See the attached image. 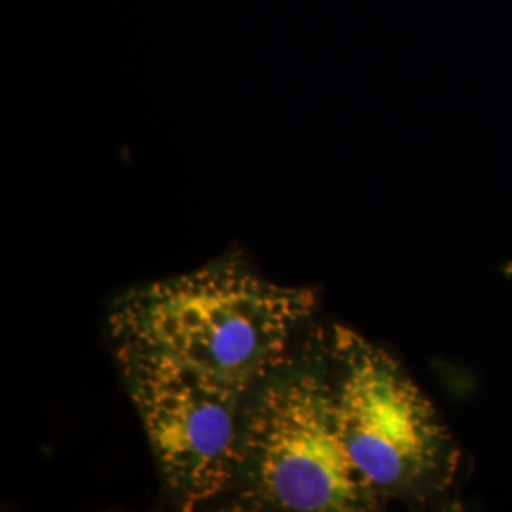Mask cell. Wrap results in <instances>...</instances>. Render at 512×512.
Here are the masks:
<instances>
[{"mask_svg": "<svg viewBox=\"0 0 512 512\" xmlns=\"http://www.w3.org/2000/svg\"><path fill=\"white\" fill-rule=\"evenodd\" d=\"M315 306L311 289L279 285L228 256L122 294L109 332L116 349L162 355L251 391L293 348Z\"/></svg>", "mask_w": 512, "mask_h": 512, "instance_id": "6da1fadb", "label": "cell"}, {"mask_svg": "<svg viewBox=\"0 0 512 512\" xmlns=\"http://www.w3.org/2000/svg\"><path fill=\"white\" fill-rule=\"evenodd\" d=\"M165 490L183 509L230 494L249 391L162 355L116 349Z\"/></svg>", "mask_w": 512, "mask_h": 512, "instance_id": "277c9868", "label": "cell"}, {"mask_svg": "<svg viewBox=\"0 0 512 512\" xmlns=\"http://www.w3.org/2000/svg\"><path fill=\"white\" fill-rule=\"evenodd\" d=\"M327 357L340 437L378 505L421 507L448 494L458 444L406 368L342 325L327 332Z\"/></svg>", "mask_w": 512, "mask_h": 512, "instance_id": "3957f363", "label": "cell"}, {"mask_svg": "<svg viewBox=\"0 0 512 512\" xmlns=\"http://www.w3.org/2000/svg\"><path fill=\"white\" fill-rule=\"evenodd\" d=\"M509 272H512V266H511V268H509Z\"/></svg>", "mask_w": 512, "mask_h": 512, "instance_id": "5b68a950", "label": "cell"}, {"mask_svg": "<svg viewBox=\"0 0 512 512\" xmlns=\"http://www.w3.org/2000/svg\"><path fill=\"white\" fill-rule=\"evenodd\" d=\"M230 494L247 511L382 509L338 431L325 330H310L251 387Z\"/></svg>", "mask_w": 512, "mask_h": 512, "instance_id": "7a4b0ae2", "label": "cell"}]
</instances>
